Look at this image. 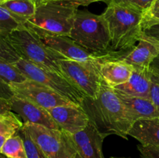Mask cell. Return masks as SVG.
I'll use <instances>...</instances> for the list:
<instances>
[{
  "instance_id": "cell-14",
  "label": "cell",
  "mask_w": 159,
  "mask_h": 158,
  "mask_svg": "<svg viewBox=\"0 0 159 158\" xmlns=\"http://www.w3.org/2000/svg\"><path fill=\"white\" fill-rule=\"evenodd\" d=\"M71 136L77 150L76 158H104L102 143L107 136L91 121L85 129Z\"/></svg>"
},
{
  "instance_id": "cell-38",
  "label": "cell",
  "mask_w": 159,
  "mask_h": 158,
  "mask_svg": "<svg viewBox=\"0 0 159 158\" xmlns=\"http://www.w3.org/2000/svg\"><path fill=\"white\" fill-rule=\"evenodd\" d=\"M0 158H6V156L5 155H3L2 153H0Z\"/></svg>"
},
{
  "instance_id": "cell-31",
  "label": "cell",
  "mask_w": 159,
  "mask_h": 158,
  "mask_svg": "<svg viewBox=\"0 0 159 158\" xmlns=\"http://www.w3.org/2000/svg\"><path fill=\"white\" fill-rule=\"evenodd\" d=\"M14 96V93L10 85L0 79V97L10 100Z\"/></svg>"
},
{
  "instance_id": "cell-12",
  "label": "cell",
  "mask_w": 159,
  "mask_h": 158,
  "mask_svg": "<svg viewBox=\"0 0 159 158\" xmlns=\"http://www.w3.org/2000/svg\"><path fill=\"white\" fill-rule=\"evenodd\" d=\"M59 129L74 135L85 129L90 119L80 105H68L48 109Z\"/></svg>"
},
{
  "instance_id": "cell-32",
  "label": "cell",
  "mask_w": 159,
  "mask_h": 158,
  "mask_svg": "<svg viewBox=\"0 0 159 158\" xmlns=\"http://www.w3.org/2000/svg\"><path fill=\"white\" fill-rule=\"evenodd\" d=\"M50 1H61V2H65L70 3L74 6H89V4L93 2H108L109 0H50ZM49 1V2H50Z\"/></svg>"
},
{
  "instance_id": "cell-4",
  "label": "cell",
  "mask_w": 159,
  "mask_h": 158,
  "mask_svg": "<svg viewBox=\"0 0 159 158\" xmlns=\"http://www.w3.org/2000/svg\"><path fill=\"white\" fill-rule=\"evenodd\" d=\"M69 37L93 54L111 52L108 25L102 15L78 10Z\"/></svg>"
},
{
  "instance_id": "cell-20",
  "label": "cell",
  "mask_w": 159,
  "mask_h": 158,
  "mask_svg": "<svg viewBox=\"0 0 159 158\" xmlns=\"http://www.w3.org/2000/svg\"><path fill=\"white\" fill-rule=\"evenodd\" d=\"M1 153L7 158H27L21 136L17 133L7 138L2 147Z\"/></svg>"
},
{
  "instance_id": "cell-10",
  "label": "cell",
  "mask_w": 159,
  "mask_h": 158,
  "mask_svg": "<svg viewBox=\"0 0 159 158\" xmlns=\"http://www.w3.org/2000/svg\"><path fill=\"white\" fill-rule=\"evenodd\" d=\"M25 25L30 28L47 46L63 55L68 60L97 62L99 60V56L89 52L68 36L51 33L27 23Z\"/></svg>"
},
{
  "instance_id": "cell-34",
  "label": "cell",
  "mask_w": 159,
  "mask_h": 158,
  "mask_svg": "<svg viewBox=\"0 0 159 158\" xmlns=\"http://www.w3.org/2000/svg\"><path fill=\"white\" fill-rule=\"evenodd\" d=\"M150 70L152 71V75L159 78V55L150 65Z\"/></svg>"
},
{
  "instance_id": "cell-7",
  "label": "cell",
  "mask_w": 159,
  "mask_h": 158,
  "mask_svg": "<svg viewBox=\"0 0 159 158\" xmlns=\"http://www.w3.org/2000/svg\"><path fill=\"white\" fill-rule=\"evenodd\" d=\"M14 65L27 79L49 87L75 105L81 106L82 101L86 97L59 73L45 69L21 58Z\"/></svg>"
},
{
  "instance_id": "cell-8",
  "label": "cell",
  "mask_w": 159,
  "mask_h": 158,
  "mask_svg": "<svg viewBox=\"0 0 159 158\" xmlns=\"http://www.w3.org/2000/svg\"><path fill=\"white\" fill-rule=\"evenodd\" d=\"M98 62L62 60L58 64L61 74L71 85L86 97L95 99L102 81Z\"/></svg>"
},
{
  "instance_id": "cell-18",
  "label": "cell",
  "mask_w": 159,
  "mask_h": 158,
  "mask_svg": "<svg viewBox=\"0 0 159 158\" xmlns=\"http://www.w3.org/2000/svg\"><path fill=\"white\" fill-rule=\"evenodd\" d=\"M119 97L125 105L127 112L134 122L141 119L159 118L158 110L150 99L130 98L122 95H119Z\"/></svg>"
},
{
  "instance_id": "cell-28",
  "label": "cell",
  "mask_w": 159,
  "mask_h": 158,
  "mask_svg": "<svg viewBox=\"0 0 159 158\" xmlns=\"http://www.w3.org/2000/svg\"><path fill=\"white\" fill-rule=\"evenodd\" d=\"M144 38L159 45V23H152L142 28Z\"/></svg>"
},
{
  "instance_id": "cell-21",
  "label": "cell",
  "mask_w": 159,
  "mask_h": 158,
  "mask_svg": "<svg viewBox=\"0 0 159 158\" xmlns=\"http://www.w3.org/2000/svg\"><path fill=\"white\" fill-rule=\"evenodd\" d=\"M23 125V122L13 112L0 114V135L10 137L17 134Z\"/></svg>"
},
{
  "instance_id": "cell-13",
  "label": "cell",
  "mask_w": 159,
  "mask_h": 158,
  "mask_svg": "<svg viewBox=\"0 0 159 158\" xmlns=\"http://www.w3.org/2000/svg\"><path fill=\"white\" fill-rule=\"evenodd\" d=\"M10 103L11 111L18 115L23 123L38 124L50 129H59L46 108L15 95L10 99Z\"/></svg>"
},
{
  "instance_id": "cell-24",
  "label": "cell",
  "mask_w": 159,
  "mask_h": 158,
  "mask_svg": "<svg viewBox=\"0 0 159 158\" xmlns=\"http://www.w3.org/2000/svg\"><path fill=\"white\" fill-rule=\"evenodd\" d=\"M18 133H20L21 137L23 138V143H24L25 150H26V157L48 158L45 156L44 153H43V151L40 150V147L34 143V141L33 140L32 138L30 137V136L29 133H28V132L26 131V129L23 127H23L20 129V132H19Z\"/></svg>"
},
{
  "instance_id": "cell-11",
  "label": "cell",
  "mask_w": 159,
  "mask_h": 158,
  "mask_svg": "<svg viewBox=\"0 0 159 158\" xmlns=\"http://www.w3.org/2000/svg\"><path fill=\"white\" fill-rule=\"evenodd\" d=\"M119 54L114 52L97 54L99 57L98 67L101 77L112 88L127 81L134 71L132 65L116 58Z\"/></svg>"
},
{
  "instance_id": "cell-25",
  "label": "cell",
  "mask_w": 159,
  "mask_h": 158,
  "mask_svg": "<svg viewBox=\"0 0 159 158\" xmlns=\"http://www.w3.org/2000/svg\"><path fill=\"white\" fill-rule=\"evenodd\" d=\"M154 1L155 0H109L107 3L134 9L144 14V12L152 6Z\"/></svg>"
},
{
  "instance_id": "cell-17",
  "label": "cell",
  "mask_w": 159,
  "mask_h": 158,
  "mask_svg": "<svg viewBox=\"0 0 159 158\" xmlns=\"http://www.w3.org/2000/svg\"><path fill=\"white\" fill-rule=\"evenodd\" d=\"M144 146H159V118L141 119L134 122L128 132Z\"/></svg>"
},
{
  "instance_id": "cell-15",
  "label": "cell",
  "mask_w": 159,
  "mask_h": 158,
  "mask_svg": "<svg viewBox=\"0 0 159 158\" xmlns=\"http://www.w3.org/2000/svg\"><path fill=\"white\" fill-rule=\"evenodd\" d=\"M152 74L150 68L134 67L131 76L127 81L113 88L119 95L130 98L150 99Z\"/></svg>"
},
{
  "instance_id": "cell-22",
  "label": "cell",
  "mask_w": 159,
  "mask_h": 158,
  "mask_svg": "<svg viewBox=\"0 0 159 158\" xmlns=\"http://www.w3.org/2000/svg\"><path fill=\"white\" fill-rule=\"evenodd\" d=\"M26 23L0 6V35L7 36L12 31L23 27Z\"/></svg>"
},
{
  "instance_id": "cell-26",
  "label": "cell",
  "mask_w": 159,
  "mask_h": 158,
  "mask_svg": "<svg viewBox=\"0 0 159 158\" xmlns=\"http://www.w3.org/2000/svg\"><path fill=\"white\" fill-rule=\"evenodd\" d=\"M0 59L11 64H15L20 59L12 45L9 43L6 36L0 35Z\"/></svg>"
},
{
  "instance_id": "cell-37",
  "label": "cell",
  "mask_w": 159,
  "mask_h": 158,
  "mask_svg": "<svg viewBox=\"0 0 159 158\" xmlns=\"http://www.w3.org/2000/svg\"><path fill=\"white\" fill-rule=\"evenodd\" d=\"M152 79H153V80H155V81L158 82V83H159V78H158V77H155V76L152 75Z\"/></svg>"
},
{
  "instance_id": "cell-33",
  "label": "cell",
  "mask_w": 159,
  "mask_h": 158,
  "mask_svg": "<svg viewBox=\"0 0 159 158\" xmlns=\"http://www.w3.org/2000/svg\"><path fill=\"white\" fill-rule=\"evenodd\" d=\"M11 111L10 100L0 97V114H4Z\"/></svg>"
},
{
  "instance_id": "cell-29",
  "label": "cell",
  "mask_w": 159,
  "mask_h": 158,
  "mask_svg": "<svg viewBox=\"0 0 159 158\" xmlns=\"http://www.w3.org/2000/svg\"><path fill=\"white\" fill-rule=\"evenodd\" d=\"M142 158H159V146H138Z\"/></svg>"
},
{
  "instance_id": "cell-39",
  "label": "cell",
  "mask_w": 159,
  "mask_h": 158,
  "mask_svg": "<svg viewBox=\"0 0 159 158\" xmlns=\"http://www.w3.org/2000/svg\"><path fill=\"white\" fill-rule=\"evenodd\" d=\"M6 1H9V0H0V4H2V3L5 2Z\"/></svg>"
},
{
  "instance_id": "cell-27",
  "label": "cell",
  "mask_w": 159,
  "mask_h": 158,
  "mask_svg": "<svg viewBox=\"0 0 159 158\" xmlns=\"http://www.w3.org/2000/svg\"><path fill=\"white\" fill-rule=\"evenodd\" d=\"M155 23H159V0H155L149 9L144 12L142 28Z\"/></svg>"
},
{
  "instance_id": "cell-35",
  "label": "cell",
  "mask_w": 159,
  "mask_h": 158,
  "mask_svg": "<svg viewBox=\"0 0 159 158\" xmlns=\"http://www.w3.org/2000/svg\"><path fill=\"white\" fill-rule=\"evenodd\" d=\"M50 0H33V2H34V3H35L36 6H40V5L42 4H44V3L48 2H49Z\"/></svg>"
},
{
  "instance_id": "cell-16",
  "label": "cell",
  "mask_w": 159,
  "mask_h": 158,
  "mask_svg": "<svg viewBox=\"0 0 159 158\" xmlns=\"http://www.w3.org/2000/svg\"><path fill=\"white\" fill-rule=\"evenodd\" d=\"M158 55L159 45L142 37L138 40L137 46L116 58L127 62L133 67L150 68L153 60Z\"/></svg>"
},
{
  "instance_id": "cell-36",
  "label": "cell",
  "mask_w": 159,
  "mask_h": 158,
  "mask_svg": "<svg viewBox=\"0 0 159 158\" xmlns=\"http://www.w3.org/2000/svg\"><path fill=\"white\" fill-rule=\"evenodd\" d=\"M8 137L6 136H2V135H0V153H1V150H2V147L3 144L4 143L6 142V140L7 139Z\"/></svg>"
},
{
  "instance_id": "cell-5",
  "label": "cell",
  "mask_w": 159,
  "mask_h": 158,
  "mask_svg": "<svg viewBox=\"0 0 159 158\" xmlns=\"http://www.w3.org/2000/svg\"><path fill=\"white\" fill-rule=\"evenodd\" d=\"M77 6L61 1H50L37 6L34 16L26 23L47 32L68 36L74 24Z\"/></svg>"
},
{
  "instance_id": "cell-6",
  "label": "cell",
  "mask_w": 159,
  "mask_h": 158,
  "mask_svg": "<svg viewBox=\"0 0 159 158\" xmlns=\"http://www.w3.org/2000/svg\"><path fill=\"white\" fill-rule=\"evenodd\" d=\"M23 127L48 158H76L77 150L70 133L38 124L23 123Z\"/></svg>"
},
{
  "instance_id": "cell-3",
  "label": "cell",
  "mask_w": 159,
  "mask_h": 158,
  "mask_svg": "<svg viewBox=\"0 0 159 158\" xmlns=\"http://www.w3.org/2000/svg\"><path fill=\"white\" fill-rule=\"evenodd\" d=\"M6 37L20 58L61 74L58 63L68 59L47 46L27 26L12 31Z\"/></svg>"
},
{
  "instance_id": "cell-9",
  "label": "cell",
  "mask_w": 159,
  "mask_h": 158,
  "mask_svg": "<svg viewBox=\"0 0 159 158\" xmlns=\"http://www.w3.org/2000/svg\"><path fill=\"white\" fill-rule=\"evenodd\" d=\"M9 85L15 96L30 101L46 109L61 105H75L49 87L35 81L27 79L21 83H12Z\"/></svg>"
},
{
  "instance_id": "cell-19",
  "label": "cell",
  "mask_w": 159,
  "mask_h": 158,
  "mask_svg": "<svg viewBox=\"0 0 159 158\" xmlns=\"http://www.w3.org/2000/svg\"><path fill=\"white\" fill-rule=\"evenodd\" d=\"M25 23L32 18L36 12L37 6L33 0H9L0 4Z\"/></svg>"
},
{
  "instance_id": "cell-30",
  "label": "cell",
  "mask_w": 159,
  "mask_h": 158,
  "mask_svg": "<svg viewBox=\"0 0 159 158\" xmlns=\"http://www.w3.org/2000/svg\"><path fill=\"white\" fill-rule=\"evenodd\" d=\"M150 99L156 107L159 113V83L152 79L150 91Z\"/></svg>"
},
{
  "instance_id": "cell-40",
  "label": "cell",
  "mask_w": 159,
  "mask_h": 158,
  "mask_svg": "<svg viewBox=\"0 0 159 158\" xmlns=\"http://www.w3.org/2000/svg\"><path fill=\"white\" fill-rule=\"evenodd\" d=\"M110 158H130V157H114V156H112Z\"/></svg>"
},
{
  "instance_id": "cell-2",
  "label": "cell",
  "mask_w": 159,
  "mask_h": 158,
  "mask_svg": "<svg viewBox=\"0 0 159 158\" xmlns=\"http://www.w3.org/2000/svg\"><path fill=\"white\" fill-rule=\"evenodd\" d=\"M102 15L108 25L111 52H127L142 37L143 12L109 3Z\"/></svg>"
},
{
  "instance_id": "cell-23",
  "label": "cell",
  "mask_w": 159,
  "mask_h": 158,
  "mask_svg": "<svg viewBox=\"0 0 159 158\" xmlns=\"http://www.w3.org/2000/svg\"><path fill=\"white\" fill-rule=\"evenodd\" d=\"M0 79L11 85L12 83H21L27 80L26 76L14 65L6 60L0 59Z\"/></svg>"
},
{
  "instance_id": "cell-1",
  "label": "cell",
  "mask_w": 159,
  "mask_h": 158,
  "mask_svg": "<svg viewBox=\"0 0 159 158\" xmlns=\"http://www.w3.org/2000/svg\"><path fill=\"white\" fill-rule=\"evenodd\" d=\"M81 106L101 133L106 136L117 135L127 139L134 122L119 95L103 81L97 96L95 99L85 97Z\"/></svg>"
}]
</instances>
